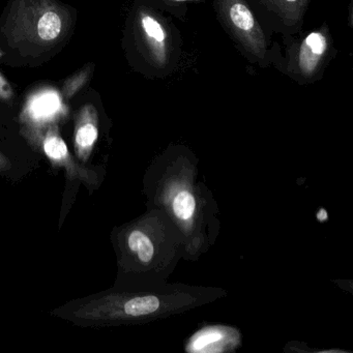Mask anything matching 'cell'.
<instances>
[{"instance_id":"obj_6","label":"cell","mask_w":353,"mask_h":353,"mask_svg":"<svg viewBox=\"0 0 353 353\" xmlns=\"http://www.w3.org/2000/svg\"><path fill=\"white\" fill-rule=\"evenodd\" d=\"M61 96L54 90H45L34 94L28 101V112L32 117H43L42 119H48V117L61 110Z\"/></svg>"},{"instance_id":"obj_11","label":"cell","mask_w":353,"mask_h":353,"mask_svg":"<svg viewBox=\"0 0 353 353\" xmlns=\"http://www.w3.org/2000/svg\"><path fill=\"white\" fill-rule=\"evenodd\" d=\"M88 73L86 71L82 72L79 75L76 76L75 78H72L69 83L65 86V92L68 96H72L75 94L84 83H85L86 78H88Z\"/></svg>"},{"instance_id":"obj_1","label":"cell","mask_w":353,"mask_h":353,"mask_svg":"<svg viewBox=\"0 0 353 353\" xmlns=\"http://www.w3.org/2000/svg\"><path fill=\"white\" fill-rule=\"evenodd\" d=\"M67 23V13L52 0H17L9 16L8 36L42 46L57 42Z\"/></svg>"},{"instance_id":"obj_13","label":"cell","mask_w":353,"mask_h":353,"mask_svg":"<svg viewBox=\"0 0 353 353\" xmlns=\"http://www.w3.org/2000/svg\"><path fill=\"white\" fill-rule=\"evenodd\" d=\"M11 168V161L0 152V171L9 170Z\"/></svg>"},{"instance_id":"obj_5","label":"cell","mask_w":353,"mask_h":353,"mask_svg":"<svg viewBox=\"0 0 353 353\" xmlns=\"http://www.w3.org/2000/svg\"><path fill=\"white\" fill-rule=\"evenodd\" d=\"M327 49V41L320 32L310 34L301 46L299 65L303 73H313Z\"/></svg>"},{"instance_id":"obj_8","label":"cell","mask_w":353,"mask_h":353,"mask_svg":"<svg viewBox=\"0 0 353 353\" xmlns=\"http://www.w3.org/2000/svg\"><path fill=\"white\" fill-rule=\"evenodd\" d=\"M160 307V301L154 295L136 296L125 303V313L129 317H140L154 313Z\"/></svg>"},{"instance_id":"obj_14","label":"cell","mask_w":353,"mask_h":353,"mask_svg":"<svg viewBox=\"0 0 353 353\" xmlns=\"http://www.w3.org/2000/svg\"><path fill=\"white\" fill-rule=\"evenodd\" d=\"M286 1H289V3H294L296 0H286Z\"/></svg>"},{"instance_id":"obj_15","label":"cell","mask_w":353,"mask_h":353,"mask_svg":"<svg viewBox=\"0 0 353 353\" xmlns=\"http://www.w3.org/2000/svg\"><path fill=\"white\" fill-rule=\"evenodd\" d=\"M176 1H185V0H176Z\"/></svg>"},{"instance_id":"obj_3","label":"cell","mask_w":353,"mask_h":353,"mask_svg":"<svg viewBox=\"0 0 353 353\" xmlns=\"http://www.w3.org/2000/svg\"><path fill=\"white\" fill-rule=\"evenodd\" d=\"M222 1L227 19L230 22L235 34L256 57H263L265 52L263 32L249 8L243 3V0Z\"/></svg>"},{"instance_id":"obj_4","label":"cell","mask_w":353,"mask_h":353,"mask_svg":"<svg viewBox=\"0 0 353 353\" xmlns=\"http://www.w3.org/2000/svg\"><path fill=\"white\" fill-rule=\"evenodd\" d=\"M99 137V115L92 105L80 109L74 131V150L81 164H86L94 152Z\"/></svg>"},{"instance_id":"obj_2","label":"cell","mask_w":353,"mask_h":353,"mask_svg":"<svg viewBox=\"0 0 353 353\" xmlns=\"http://www.w3.org/2000/svg\"><path fill=\"white\" fill-rule=\"evenodd\" d=\"M41 145L45 156L49 159L52 165L65 169L68 179L80 181L88 189H94L97 187V181H98L97 173L90 169L85 168L83 164L74 159L65 140L59 133L57 125L55 123L47 125L41 137Z\"/></svg>"},{"instance_id":"obj_7","label":"cell","mask_w":353,"mask_h":353,"mask_svg":"<svg viewBox=\"0 0 353 353\" xmlns=\"http://www.w3.org/2000/svg\"><path fill=\"white\" fill-rule=\"evenodd\" d=\"M128 248L130 251L137 253L140 261L150 262L152 259L154 253V245L150 241V237L144 234L141 230L131 231L127 239Z\"/></svg>"},{"instance_id":"obj_10","label":"cell","mask_w":353,"mask_h":353,"mask_svg":"<svg viewBox=\"0 0 353 353\" xmlns=\"http://www.w3.org/2000/svg\"><path fill=\"white\" fill-rule=\"evenodd\" d=\"M142 28H143L144 32L148 36V40L150 42H154L158 47H162L164 45L165 32L162 26H160L158 21L150 16H144L141 20Z\"/></svg>"},{"instance_id":"obj_9","label":"cell","mask_w":353,"mask_h":353,"mask_svg":"<svg viewBox=\"0 0 353 353\" xmlns=\"http://www.w3.org/2000/svg\"><path fill=\"white\" fill-rule=\"evenodd\" d=\"M195 198L185 191L181 192L173 201V210L181 220H188L191 218L192 214L195 212Z\"/></svg>"},{"instance_id":"obj_16","label":"cell","mask_w":353,"mask_h":353,"mask_svg":"<svg viewBox=\"0 0 353 353\" xmlns=\"http://www.w3.org/2000/svg\"><path fill=\"white\" fill-rule=\"evenodd\" d=\"M0 57H1V53H0Z\"/></svg>"},{"instance_id":"obj_12","label":"cell","mask_w":353,"mask_h":353,"mask_svg":"<svg viewBox=\"0 0 353 353\" xmlns=\"http://www.w3.org/2000/svg\"><path fill=\"white\" fill-rule=\"evenodd\" d=\"M12 97H13V90H12L11 85L0 74V99L8 101L11 100Z\"/></svg>"}]
</instances>
